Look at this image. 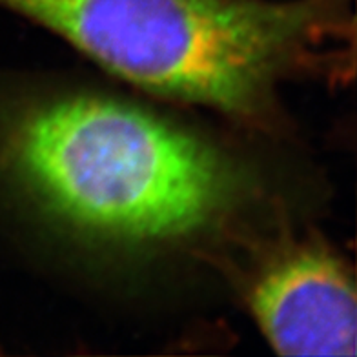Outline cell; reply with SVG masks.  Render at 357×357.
Listing matches in <instances>:
<instances>
[{"mask_svg": "<svg viewBox=\"0 0 357 357\" xmlns=\"http://www.w3.org/2000/svg\"><path fill=\"white\" fill-rule=\"evenodd\" d=\"M0 192L80 245L234 241L266 197L257 166L165 113L89 89H0Z\"/></svg>", "mask_w": 357, "mask_h": 357, "instance_id": "6da1fadb", "label": "cell"}, {"mask_svg": "<svg viewBox=\"0 0 357 357\" xmlns=\"http://www.w3.org/2000/svg\"><path fill=\"white\" fill-rule=\"evenodd\" d=\"M112 75L272 130L288 82L356 66L352 0H0Z\"/></svg>", "mask_w": 357, "mask_h": 357, "instance_id": "7a4b0ae2", "label": "cell"}, {"mask_svg": "<svg viewBox=\"0 0 357 357\" xmlns=\"http://www.w3.org/2000/svg\"><path fill=\"white\" fill-rule=\"evenodd\" d=\"M245 250L235 264V282L275 352L296 357L356 354V281L352 268L326 241L281 230Z\"/></svg>", "mask_w": 357, "mask_h": 357, "instance_id": "3957f363", "label": "cell"}]
</instances>
